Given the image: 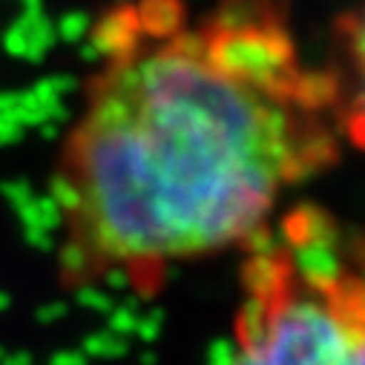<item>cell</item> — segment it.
Listing matches in <instances>:
<instances>
[{"instance_id":"6da1fadb","label":"cell","mask_w":365,"mask_h":365,"mask_svg":"<svg viewBox=\"0 0 365 365\" xmlns=\"http://www.w3.org/2000/svg\"><path fill=\"white\" fill-rule=\"evenodd\" d=\"M58 153L52 196L72 288L155 291L185 262L247 247L302 181L359 138V98L317 66L291 0H124Z\"/></svg>"},{"instance_id":"7a4b0ae2","label":"cell","mask_w":365,"mask_h":365,"mask_svg":"<svg viewBox=\"0 0 365 365\" xmlns=\"http://www.w3.org/2000/svg\"><path fill=\"white\" fill-rule=\"evenodd\" d=\"M227 365H365L356 242L319 207H294L247 245Z\"/></svg>"}]
</instances>
